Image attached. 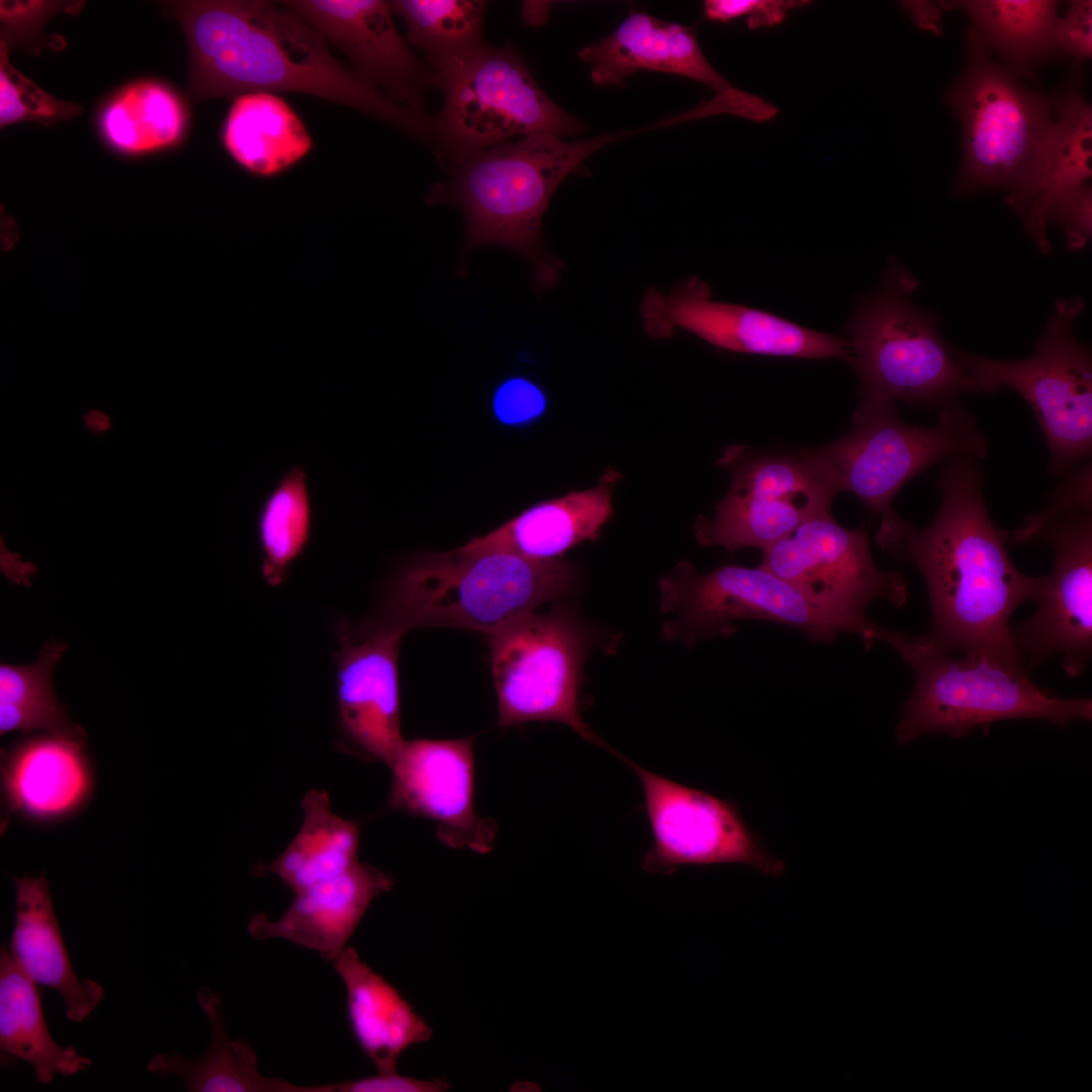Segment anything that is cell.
I'll return each instance as SVG.
<instances>
[{"instance_id": "f546056e", "label": "cell", "mask_w": 1092, "mask_h": 1092, "mask_svg": "<svg viewBox=\"0 0 1092 1092\" xmlns=\"http://www.w3.org/2000/svg\"><path fill=\"white\" fill-rule=\"evenodd\" d=\"M221 141L241 167L259 176L283 172L303 159L313 146L293 108L277 94L263 91L235 97Z\"/></svg>"}, {"instance_id": "277c9868", "label": "cell", "mask_w": 1092, "mask_h": 1092, "mask_svg": "<svg viewBox=\"0 0 1092 1092\" xmlns=\"http://www.w3.org/2000/svg\"><path fill=\"white\" fill-rule=\"evenodd\" d=\"M579 580L577 566L563 558L536 560L463 546L427 552L396 570L370 618L403 634L449 627L489 635L545 603L572 595Z\"/></svg>"}, {"instance_id": "7402d4cb", "label": "cell", "mask_w": 1092, "mask_h": 1092, "mask_svg": "<svg viewBox=\"0 0 1092 1092\" xmlns=\"http://www.w3.org/2000/svg\"><path fill=\"white\" fill-rule=\"evenodd\" d=\"M394 882L390 874L359 861L337 877L295 893L277 919L256 914L248 932L257 940H289L332 963L347 947L373 900L389 892Z\"/></svg>"}, {"instance_id": "1f68e13d", "label": "cell", "mask_w": 1092, "mask_h": 1092, "mask_svg": "<svg viewBox=\"0 0 1092 1092\" xmlns=\"http://www.w3.org/2000/svg\"><path fill=\"white\" fill-rule=\"evenodd\" d=\"M0 1051L4 1064L7 1059L29 1064L40 1084L91 1066V1061L73 1046H62L53 1038L36 984L21 971L6 946L0 953Z\"/></svg>"}, {"instance_id": "d6a6232c", "label": "cell", "mask_w": 1092, "mask_h": 1092, "mask_svg": "<svg viewBox=\"0 0 1092 1092\" xmlns=\"http://www.w3.org/2000/svg\"><path fill=\"white\" fill-rule=\"evenodd\" d=\"M187 108L165 84L143 80L121 88L102 107V138L124 154H145L172 147L186 130Z\"/></svg>"}, {"instance_id": "ba28073f", "label": "cell", "mask_w": 1092, "mask_h": 1092, "mask_svg": "<svg viewBox=\"0 0 1092 1092\" xmlns=\"http://www.w3.org/2000/svg\"><path fill=\"white\" fill-rule=\"evenodd\" d=\"M432 85L444 94L434 116L433 150L443 169L472 152L515 135H577L583 124L559 107L537 84L511 44L484 41L428 63Z\"/></svg>"}, {"instance_id": "4316f807", "label": "cell", "mask_w": 1092, "mask_h": 1092, "mask_svg": "<svg viewBox=\"0 0 1092 1092\" xmlns=\"http://www.w3.org/2000/svg\"><path fill=\"white\" fill-rule=\"evenodd\" d=\"M346 991L352 1033L378 1072H397V1061L411 1045L430 1039L432 1029L398 990L347 946L332 962Z\"/></svg>"}, {"instance_id": "f1b7e54d", "label": "cell", "mask_w": 1092, "mask_h": 1092, "mask_svg": "<svg viewBox=\"0 0 1092 1092\" xmlns=\"http://www.w3.org/2000/svg\"><path fill=\"white\" fill-rule=\"evenodd\" d=\"M302 823L286 848L269 862L259 861L256 876L272 875L293 894L337 877L359 862L362 825L337 815L325 790L302 798Z\"/></svg>"}, {"instance_id": "30bf717a", "label": "cell", "mask_w": 1092, "mask_h": 1092, "mask_svg": "<svg viewBox=\"0 0 1092 1092\" xmlns=\"http://www.w3.org/2000/svg\"><path fill=\"white\" fill-rule=\"evenodd\" d=\"M595 642L592 628L565 607L527 614L489 634L497 725L562 723L618 755L581 717L583 667Z\"/></svg>"}, {"instance_id": "7bdbcfd3", "label": "cell", "mask_w": 1092, "mask_h": 1092, "mask_svg": "<svg viewBox=\"0 0 1092 1092\" xmlns=\"http://www.w3.org/2000/svg\"><path fill=\"white\" fill-rule=\"evenodd\" d=\"M332 1092H441L449 1084L443 1079L422 1080L399 1075L397 1072L331 1083Z\"/></svg>"}, {"instance_id": "b9f144b4", "label": "cell", "mask_w": 1092, "mask_h": 1092, "mask_svg": "<svg viewBox=\"0 0 1092 1092\" xmlns=\"http://www.w3.org/2000/svg\"><path fill=\"white\" fill-rule=\"evenodd\" d=\"M1053 43L1062 59L1074 64L1092 55V1L1074 0L1063 18L1053 28Z\"/></svg>"}, {"instance_id": "d590c367", "label": "cell", "mask_w": 1092, "mask_h": 1092, "mask_svg": "<svg viewBox=\"0 0 1092 1092\" xmlns=\"http://www.w3.org/2000/svg\"><path fill=\"white\" fill-rule=\"evenodd\" d=\"M389 5L404 20L407 41L426 53L427 64L483 42L485 1L393 0Z\"/></svg>"}, {"instance_id": "e575fe53", "label": "cell", "mask_w": 1092, "mask_h": 1092, "mask_svg": "<svg viewBox=\"0 0 1092 1092\" xmlns=\"http://www.w3.org/2000/svg\"><path fill=\"white\" fill-rule=\"evenodd\" d=\"M66 645L50 641L36 662L0 665V733L33 730L84 736L55 693L53 672Z\"/></svg>"}, {"instance_id": "8fae6325", "label": "cell", "mask_w": 1092, "mask_h": 1092, "mask_svg": "<svg viewBox=\"0 0 1092 1092\" xmlns=\"http://www.w3.org/2000/svg\"><path fill=\"white\" fill-rule=\"evenodd\" d=\"M1084 310L1079 297L1054 305L1031 356L1000 360L961 351L981 393L1007 386L1033 411L1049 449V470L1063 475L1092 453V355L1074 334Z\"/></svg>"}, {"instance_id": "ee69618b", "label": "cell", "mask_w": 1092, "mask_h": 1092, "mask_svg": "<svg viewBox=\"0 0 1092 1092\" xmlns=\"http://www.w3.org/2000/svg\"><path fill=\"white\" fill-rule=\"evenodd\" d=\"M902 7L920 28L941 34V14L930 1H903Z\"/></svg>"}, {"instance_id": "6da1fadb", "label": "cell", "mask_w": 1092, "mask_h": 1092, "mask_svg": "<svg viewBox=\"0 0 1092 1092\" xmlns=\"http://www.w3.org/2000/svg\"><path fill=\"white\" fill-rule=\"evenodd\" d=\"M980 461L968 455L946 460L936 481L939 507L926 528L894 511L882 516L875 538L883 551L922 576L930 607L928 641L949 652L1019 662L1010 618L1022 603L1038 601L1045 576L1024 574L1013 563L1008 534L989 515Z\"/></svg>"}, {"instance_id": "f35d334b", "label": "cell", "mask_w": 1092, "mask_h": 1092, "mask_svg": "<svg viewBox=\"0 0 1092 1092\" xmlns=\"http://www.w3.org/2000/svg\"><path fill=\"white\" fill-rule=\"evenodd\" d=\"M494 421L508 428H525L546 413L548 399L544 391L533 381L513 376L502 381L494 389L490 401Z\"/></svg>"}, {"instance_id": "ab89813d", "label": "cell", "mask_w": 1092, "mask_h": 1092, "mask_svg": "<svg viewBox=\"0 0 1092 1092\" xmlns=\"http://www.w3.org/2000/svg\"><path fill=\"white\" fill-rule=\"evenodd\" d=\"M809 4L807 0H707L704 17L719 22L746 17L748 28L757 29L780 24L790 10Z\"/></svg>"}, {"instance_id": "484cf974", "label": "cell", "mask_w": 1092, "mask_h": 1092, "mask_svg": "<svg viewBox=\"0 0 1092 1092\" xmlns=\"http://www.w3.org/2000/svg\"><path fill=\"white\" fill-rule=\"evenodd\" d=\"M1080 64L1053 94L1055 120L1038 158L1021 216L1036 248L1049 254L1046 212L1065 192L1089 182L1092 174V108L1082 93Z\"/></svg>"}, {"instance_id": "d4e9b609", "label": "cell", "mask_w": 1092, "mask_h": 1092, "mask_svg": "<svg viewBox=\"0 0 1092 1092\" xmlns=\"http://www.w3.org/2000/svg\"><path fill=\"white\" fill-rule=\"evenodd\" d=\"M13 881L15 922L10 953L33 983L62 996L68 1019L81 1022L101 1002L104 990L96 981L79 979L74 972L44 873L14 877Z\"/></svg>"}, {"instance_id": "f6af8a7d", "label": "cell", "mask_w": 1092, "mask_h": 1092, "mask_svg": "<svg viewBox=\"0 0 1092 1092\" xmlns=\"http://www.w3.org/2000/svg\"><path fill=\"white\" fill-rule=\"evenodd\" d=\"M82 423L85 430L91 435L100 437L110 432L112 428V420L110 416L98 408H90L86 411L82 418Z\"/></svg>"}, {"instance_id": "4dcf8cb0", "label": "cell", "mask_w": 1092, "mask_h": 1092, "mask_svg": "<svg viewBox=\"0 0 1092 1092\" xmlns=\"http://www.w3.org/2000/svg\"><path fill=\"white\" fill-rule=\"evenodd\" d=\"M945 9H961L1000 67L1015 79L1036 81L1038 66L1060 60L1053 28L1059 18L1057 1L964 0L940 1Z\"/></svg>"}, {"instance_id": "83f0119b", "label": "cell", "mask_w": 1092, "mask_h": 1092, "mask_svg": "<svg viewBox=\"0 0 1092 1092\" xmlns=\"http://www.w3.org/2000/svg\"><path fill=\"white\" fill-rule=\"evenodd\" d=\"M198 1002L210 1029V1041L205 1053L188 1059L177 1053L159 1054L147 1069L164 1077L180 1079L191 1092H329V1084L295 1085L283 1079H271L258 1069V1058L252 1046L242 1039H230L222 1013L219 993L202 987Z\"/></svg>"}, {"instance_id": "d6986e66", "label": "cell", "mask_w": 1092, "mask_h": 1092, "mask_svg": "<svg viewBox=\"0 0 1092 1092\" xmlns=\"http://www.w3.org/2000/svg\"><path fill=\"white\" fill-rule=\"evenodd\" d=\"M473 741L404 740L389 765L386 807L434 821L438 839L449 847L486 853L497 825L474 808Z\"/></svg>"}, {"instance_id": "ffe728a7", "label": "cell", "mask_w": 1092, "mask_h": 1092, "mask_svg": "<svg viewBox=\"0 0 1092 1092\" xmlns=\"http://www.w3.org/2000/svg\"><path fill=\"white\" fill-rule=\"evenodd\" d=\"M346 55L352 70L398 105L428 114L424 94L432 85L427 64L411 51L382 0L279 1Z\"/></svg>"}, {"instance_id": "9a60e30c", "label": "cell", "mask_w": 1092, "mask_h": 1092, "mask_svg": "<svg viewBox=\"0 0 1092 1092\" xmlns=\"http://www.w3.org/2000/svg\"><path fill=\"white\" fill-rule=\"evenodd\" d=\"M643 792L651 844L642 868L670 875L685 866L736 863L764 876H780L785 864L751 831L737 805L652 772L621 755Z\"/></svg>"}, {"instance_id": "5b68a950", "label": "cell", "mask_w": 1092, "mask_h": 1092, "mask_svg": "<svg viewBox=\"0 0 1092 1092\" xmlns=\"http://www.w3.org/2000/svg\"><path fill=\"white\" fill-rule=\"evenodd\" d=\"M892 646L914 673L910 697L895 728L900 744L929 733L962 737L1003 720L1037 719L1065 726L1091 721L1092 701L1064 699L1038 687L1019 662L941 649L924 635L886 629Z\"/></svg>"}, {"instance_id": "4fadbf2b", "label": "cell", "mask_w": 1092, "mask_h": 1092, "mask_svg": "<svg viewBox=\"0 0 1092 1092\" xmlns=\"http://www.w3.org/2000/svg\"><path fill=\"white\" fill-rule=\"evenodd\" d=\"M759 566L819 609L851 625L866 649L882 641L886 630L869 618L870 605L881 599L900 608L909 598L900 572L876 564L862 528L846 529L830 512L808 520L764 549Z\"/></svg>"}, {"instance_id": "2e32d148", "label": "cell", "mask_w": 1092, "mask_h": 1092, "mask_svg": "<svg viewBox=\"0 0 1092 1092\" xmlns=\"http://www.w3.org/2000/svg\"><path fill=\"white\" fill-rule=\"evenodd\" d=\"M1035 538L1051 545L1055 563L1037 611L1010 627L1013 652L1028 673L1061 655L1065 672L1079 676L1092 656V511H1067Z\"/></svg>"}, {"instance_id": "7c38bea8", "label": "cell", "mask_w": 1092, "mask_h": 1092, "mask_svg": "<svg viewBox=\"0 0 1092 1092\" xmlns=\"http://www.w3.org/2000/svg\"><path fill=\"white\" fill-rule=\"evenodd\" d=\"M660 608L672 616L665 638L693 647L702 640L731 636L734 623L761 620L802 632L815 643L831 644L839 635H856L848 623L810 603L793 585L761 566L724 565L699 573L679 562L658 581Z\"/></svg>"}, {"instance_id": "603a6c76", "label": "cell", "mask_w": 1092, "mask_h": 1092, "mask_svg": "<svg viewBox=\"0 0 1092 1092\" xmlns=\"http://www.w3.org/2000/svg\"><path fill=\"white\" fill-rule=\"evenodd\" d=\"M579 58L589 65L600 86L622 85L638 70L670 73L693 79L716 94L732 86L704 55L694 27L666 22L632 11L609 36L586 46Z\"/></svg>"}, {"instance_id": "60d3db41", "label": "cell", "mask_w": 1092, "mask_h": 1092, "mask_svg": "<svg viewBox=\"0 0 1092 1092\" xmlns=\"http://www.w3.org/2000/svg\"><path fill=\"white\" fill-rule=\"evenodd\" d=\"M1046 222H1055L1063 229L1070 250H1082L1092 235L1090 183L1081 184L1059 196L1046 212Z\"/></svg>"}, {"instance_id": "9c48e42d", "label": "cell", "mask_w": 1092, "mask_h": 1092, "mask_svg": "<svg viewBox=\"0 0 1092 1092\" xmlns=\"http://www.w3.org/2000/svg\"><path fill=\"white\" fill-rule=\"evenodd\" d=\"M920 427L903 422L894 401L863 395L851 417L852 430L824 446L802 449L837 492L856 495L886 516L900 489L931 465L957 456L984 459L988 440L975 417L958 404Z\"/></svg>"}, {"instance_id": "8992f818", "label": "cell", "mask_w": 1092, "mask_h": 1092, "mask_svg": "<svg viewBox=\"0 0 1092 1092\" xmlns=\"http://www.w3.org/2000/svg\"><path fill=\"white\" fill-rule=\"evenodd\" d=\"M918 280L891 258L882 280L856 305L848 323V361L863 395L931 408L937 414L969 392L981 393L938 330V316L911 299Z\"/></svg>"}, {"instance_id": "74e56055", "label": "cell", "mask_w": 1092, "mask_h": 1092, "mask_svg": "<svg viewBox=\"0 0 1092 1092\" xmlns=\"http://www.w3.org/2000/svg\"><path fill=\"white\" fill-rule=\"evenodd\" d=\"M1064 474L1065 477L1057 485L1048 507L1024 518L1022 524L1016 529L1013 544H1023L1035 539L1038 531L1048 522L1067 511L1078 508L1092 511L1091 461L1081 462Z\"/></svg>"}, {"instance_id": "8d00e7d4", "label": "cell", "mask_w": 1092, "mask_h": 1092, "mask_svg": "<svg viewBox=\"0 0 1092 1092\" xmlns=\"http://www.w3.org/2000/svg\"><path fill=\"white\" fill-rule=\"evenodd\" d=\"M9 44L0 46V124L18 121L53 124L81 113L82 107L57 99L14 68L8 59Z\"/></svg>"}, {"instance_id": "e0dca14e", "label": "cell", "mask_w": 1092, "mask_h": 1092, "mask_svg": "<svg viewBox=\"0 0 1092 1092\" xmlns=\"http://www.w3.org/2000/svg\"><path fill=\"white\" fill-rule=\"evenodd\" d=\"M334 632L337 744L389 766L404 741L397 667L403 633L371 618L338 621Z\"/></svg>"}, {"instance_id": "52a82bcc", "label": "cell", "mask_w": 1092, "mask_h": 1092, "mask_svg": "<svg viewBox=\"0 0 1092 1092\" xmlns=\"http://www.w3.org/2000/svg\"><path fill=\"white\" fill-rule=\"evenodd\" d=\"M945 100L963 127L956 192L1002 189L1008 205L1021 215L1055 120L1053 94L1022 86L971 26L965 69Z\"/></svg>"}, {"instance_id": "5bb4252c", "label": "cell", "mask_w": 1092, "mask_h": 1092, "mask_svg": "<svg viewBox=\"0 0 1092 1092\" xmlns=\"http://www.w3.org/2000/svg\"><path fill=\"white\" fill-rule=\"evenodd\" d=\"M718 462L731 472V485L713 516L695 522L696 539L705 547L764 550L830 512L838 493L802 450L767 455L731 446Z\"/></svg>"}, {"instance_id": "7a4b0ae2", "label": "cell", "mask_w": 1092, "mask_h": 1092, "mask_svg": "<svg viewBox=\"0 0 1092 1092\" xmlns=\"http://www.w3.org/2000/svg\"><path fill=\"white\" fill-rule=\"evenodd\" d=\"M189 52L187 90L196 101L247 92H291L357 109L431 144L434 121L398 105L332 54L327 39L279 1L167 3Z\"/></svg>"}, {"instance_id": "836d02e7", "label": "cell", "mask_w": 1092, "mask_h": 1092, "mask_svg": "<svg viewBox=\"0 0 1092 1092\" xmlns=\"http://www.w3.org/2000/svg\"><path fill=\"white\" fill-rule=\"evenodd\" d=\"M312 525L307 474L294 465L279 478L258 512L261 575L268 585L279 586L286 580L308 546Z\"/></svg>"}, {"instance_id": "ac0fdd59", "label": "cell", "mask_w": 1092, "mask_h": 1092, "mask_svg": "<svg viewBox=\"0 0 1092 1092\" xmlns=\"http://www.w3.org/2000/svg\"><path fill=\"white\" fill-rule=\"evenodd\" d=\"M640 314L647 334L669 338L686 330L710 344L739 353L848 361V342L804 328L767 311L713 300L711 289L692 277L671 291L649 288Z\"/></svg>"}, {"instance_id": "cb8c5ba5", "label": "cell", "mask_w": 1092, "mask_h": 1092, "mask_svg": "<svg viewBox=\"0 0 1092 1092\" xmlns=\"http://www.w3.org/2000/svg\"><path fill=\"white\" fill-rule=\"evenodd\" d=\"M620 473L608 468L593 488L540 502L463 547L474 551H504L536 560L562 558L583 541L599 539L613 515L612 492Z\"/></svg>"}, {"instance_id": "3957f363", "label": "cell", "mask_w": 1092, "mask_h": 1092, "mask_svg": "<svg viewBox=\"0 0 1092 1092\" xmlns=\"http://www.w3.org/2000/svg\"><path fill=\"white\" fill-rule=\"evenodd\" d=\"M613 138L564 142L536 133L472 152L444 169L448 178L430 187L426 202L461 211L463 257L488 246L515 251L529 263L535 289H550L563 269L542 237L550 198L565 177Z\"/></svg>"}, {"instance_id": "44dd1931", "label": "cell", "mask_w": 1092, "mask_h": 1092, "mask_svg": "<svg viewBox=\"0 0 1092 1092\" xmlns=\"http://www.w3.org/2000/svg\"><path fill=\"white\" fill-rule=\"evenodd\" d=\"M86 735L40 733L1 749V834L12 816L47 825L70 819L95 789Z\"/></svg>"}]
</instances>
